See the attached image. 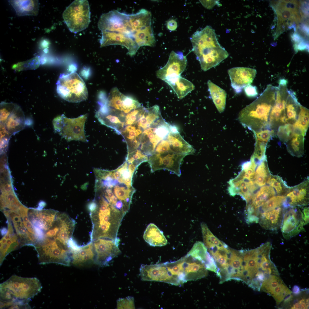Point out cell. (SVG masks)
Here are the masks:
<instances>
[{"label": "cell", "instance_id": "1", "mask_svg": "<svg viewBox=\"0 0 309 309\" xmlns=\"http://www.w3.org/2000/svg\"><path fill=\"white\" fill-rule=\"evenodd\" d=\"M272 247L269 242L250 250H241L243 257L242 281L254 291H260L264 281L272 275H279L270 258Z\"/></svg>", "mask_w": 309, "mask_h": 309}, {"label": "cell", "instance_id": "2", "mask_svg": "<svg viewBox=\"0 0 309 309\" xmlns=\"http://www.w3.org/2000/svg\"><path fill=\"white\" fill-rule=\"evenodd\" d=\"M42 288L36 278L13 275L0 284V308H29L28 302Z\"/></svg>", "mask_w": 309, "mask_h": 309}, {"label": "cell", "instance_id": "3", "mask_svg": "<svg viewBox=\"0 0 309 309\" xmlns=\"http://www.w3.org/2000/svg\"><path fill=\"white\" fill-rule=\"evenodd\" d=\"M190 40L192 50L204 71L217 66L229 56L219 43L215 30L209 25L195 32Z\"/></svg>", "mask_w": 309, "mask_h": 309}, {"label": "cell", "instance_id": "4", "mask_svg": "<svg viewBox=\"0 0 309 309\" xmlns=\"http://www.w3.org/2000/svg\"><path fill=\"white\" fill-rule=\"evenodd\" d=\"M277 89L278 86L268 85L258 97L241 110L238 119L243 125L254 133L269 129L270 114Z\"/></svg>", "mask_w": 309, "mask_h": 309}, {"label": "cell", "instance_id": "5", "mask_svg": "<svg viewBox=\"0 0 309 309\" xmlns=\"http://www.w3.org/2000/svg\"><path fill=\"white\" fill-rule=\"evenodd\" d=\"M99 195L110 204L117 208L130 207L133 195L135 191L132 185L122 175L114 178L107 172L97 181Z\"/></svg>", "mask_w": 309, "mask_h": 309}, {"label": "cell", "instance_id": "6", "mask_svg": "<svg viewBox=\"0 0 309 309\" xmlns=\"http://www.w3.org/2000/svg\"><path fill=\"white\" fill-rule=\"evenodd\" d=\"M56 84L59 96L68 102H80L88 98V92L85 83L75 72L61 74Z\"/></svg>", "mask_w": 309, "mask_h": 309}, {"label": "cell", "instance_id": "7", "mask_svg": "<svg viewBox=\"0 0 309 309\" xmlns=\"http://www.w3.org/2000/svg\"><path fill=\"white\" fill-rule=\"evenodd\" d=\"M88 114H86L74 118H69L64 114L59 116L53 120L55 131L66 140L87 142L84 126Z\"/></svg>", "mask_w": 309, "mask_h": 309}, {"label": "cell", "instance_id": "8", "mask_svg": "<svg viewBox=\"0 0 309 309\" xmlns=\"http://www.w3.org/2000/svg\"><path fill=\"white\" fill-rule=\"evenodd\" d=\"M63 17L71 32L77 33L85 29L90 22V12L88 1H74L64 11Z\"/></svg>", "mask_w": 309, "mask_h": 309}, {"label": "cell", "instance_id": "9", "mask_svg": "<svg viewBox=\"0 0 309 309\" xmlns=\"http://www.w3.org/2000/svg\"><path fill=\"white\" fill-rule=\"evenodd\" d=\"M170 126L161 117L141 134L139 148L148 157L154 152L157 144L166 139L170 132Z\"/></svg>", "mask_w": 309, "mask_h": 309}, {"label": "cell", "instance_id": "10", "mask_svg": "<svg viewBox=\"0 0 309 309\" xmlns=\"http://www.w3.org/2000/svg\"><path fill=\"white\" fill-rule=\"evenodd\" d=\"M287 82L284 79L280 80L276 93L275 104L271 110L269 128L276 134L278 128L288 124L286 116V106L288 96Z\"/></svg>", "mask_w": 309, "mask_h": 309}, {"label": "cell", "instance_id": "11", "mask_svg": "<svg viewBox=\"0 0 309 309\" xmlns=\"http://www.w3.org/2000/svg\"><path fill=\"white\" fill-rule=\"evenodd\" d=\"M129 15L116 10L104 13L98 21V27L102 33L118 32L134 38L129 23Z\"/></svg>", "mask_w": 309, "mask_h": 309}, {"label": "cell", "instance_id": "12", "mask_svg": "<svg viewBox=\"0 0 309 309\" xmlns=\"http://www.w3.org/2000/svg\"><path fill=\"white\" fill-rule=\"evenodd\" d=\"M185 156L172 150L160 153L154 152L148 157V162L151 172L166 170L180 177L181 175V165Z\"/></svg>", "mask_w": 309, "mask_h": 309}, {"label": "cell", "instance_id": "13", "mask_svg": "<svg viewBox=\"0 0 309 309\" xmlns=\"http://www.w3.org/2000/svg\"><path fill=\"white\" fill-rule=\"evenodd\" d=\"M140 275L143 281L163 282L178 286L182 285L179 280L168 270L165 262L150 265L142 264L140 268Z\"/></svg>", "mask_w": 309, "mask_h": 309}, {"label": "cell", "instance_id": "14", "mask_svg": "<svg viewBox=\"0 0 309 309\" xmlns=\"http://www.w3.org/2000/svg\"><path fill=\"white\" fill-rule=\"evenodd\" d=\"M303 214L297 207H288L284 213L281 227L284 238L288 239L296 235L304 229Z\"/></svg>", "mask_w": 309, "mask_h": 309}, {"label": "cell", "instance_id": "15", "mask_svg": "<svg viewBox=\"0 0 309 309\" xmlns=\"http://www.w3.org/2000/svg\"><path fill=\"white\" fill-rule=\"evenodd\" d=\"M118 238L116 240L104 238L97 239L93 242L95 254L94 261L101 266H106L121 253Z\"/></svg>", "mask_w": 309, "mask_h": 309}, {"label": "cell", "instance_id": "16", "mask_svg": "<svg viewBox=\"0 0 309 309\" xmlns=\"http://www.w3.org/2000/svg\"><path fill=\"white\" fill-rule=\"evenodd\" d=\"M187 60L181 52L172 51L166 64L156 72L157 77L165 82L176 76H181L187 66Z\"/></svg>", "mask_w": 309, "mask_h": 309}, {"label": "cell", "instance_id": "17", "mask_svg": "<svg viewBox=\"0 0 309 309\" xmlns=\"http://www.w3.org/2000/svg\"><path fill=\"white\" fill-rule=\"evenodd\" d=\"M260 187L246 203L245 211L246 219L251 220L255 219L256 213L259 208L276 195L274 189L270 186L264 185Z\"/></svg>", "mask_w": 309, "mask_h": 309}, {"label": "cell", "instance_id": "18", "mask_svg": "<svg viewBox=\"0 0 309 309\" xmlns=\"http://www.w3.org/2000/svg\"><path fill=\"white\" fill-rule=\"evenodd\" d=\"M231 86L236 93L253 82L257 73L256 70L248 68L236 67L228 70Z\"/></svg>", "mask_w": 309, "mask_h": 309}, {"label": "cell", "instance_id": "19", "mask_svg": "<svg viewBox=\"0 0 309 309\" xmlns=\"http://www.w3.org/2000/svg\"><path fill=\"white\" fill-rule=\"evenodd\" d=\"M309 181L308 178L300 184L289 187L285 196V202L288 207H302L308 204Z\"/></svg>", "mask_w": 309, "mask_h": 309}, {"label": "cell", "instance_id": "20", "mask_svg": "<svg viewBox=\"0 0 309 309\" xmlns=\"http://www.w3.org/2000/svg\"><path fill=\"white\" fill-rule=\"evenodd\" d=\"M287 208L283 205L261 213L259 216L258 223L266 229L274 231L279 229Z\"/></svg>", "mask_w": 309, "mask_h": 309}, {"label": "cell", "instance_id": "21", "mask_svg": "<svg viewBox=\"0 0 309 309\" xmlns=\"http://www.w3.org/2000/svg\"><path fill=\"white\" fill-rule=\"evenodd\" d=\"M183 258L184 274L187 282L196 280L207 276V270L202 262L188 254Z\"/></svg>", "mask_w": 309, "mask_h": 309}, {"label": "cell", "instance_id": "22", "mask_svg": "<svg viewBox=\"0 0 309 309\" xmlns=\"http://www.w3.org/2000/svg\"><path fill=\"white\" fill-rule=\"evenodd\" d=\"M6 217L7 221L8 229L6 234L0 240V265L9 253L21 247L18 238L15 233L10 218L8 216Z\"/></svg>", "mask_w": 309, "mask_h": 309}, {"label": "cell", "instance_id": "23", "mask_svg": "<svg viewBox=\"0 0 309 309\" xmlns=\"http://www.w3.org/2000/svg\"><path fill=\"white\" fill-rule=\"evenodd\" d=\"M243 257L241 250L230 249L228 260V267L226 282L232 280L240 281L242 274Z\"/></svg>", "mask_w": 309, "mask_h": 309}, {"label": "cell", "instance_id": "24", "mask_svg": "<svg viewBox=\"0 0 309 309\" xmlns=\"http://www.w3.org/2000/svg\"><path fill=\"white\" fill-rule=\"evenodd\" d=\"M5 124L7 130L12 135L24 128L26 122L23 112L20 106L16 105Z\"/></svg>", "mask_w": 309, "mask_h": 309}, {"label": "cell", "instance_id": "25", "mask_svg": "<svg viewBox=\"0 0 309 309\" xmlns=\"http://www.w3.org/2000/svg\"><path fill=\"white\" fill-rule=\"evenodd\" d=\"M71 251V260L72 263L76 265H81L95 260V254L93 242L80 246L76 250Z\"/></svg>", "mask_w": 309, "mask_h": 309}, {"label": "cell", "instance_id": "26", "mask_svg": "<svg viewBox=\"0 0 309 309\" xmlns=\"http://www.w3.org/2000/svg\"><path fill=\"white\" fill-rule=\"evenodd\" d=\"M143 131L136 124L126 126L121 133L126 143L128 154L139 149Z\"/></svg>", "mask_w": 309, "mask_h": 309}, {"label": "cell", "instance_id": "27", "mask_svg": "<svg viewBox=\"0 0 309 309\" xmlns=\"http://www.w3.org/2000/svg\"><path fill=\"white\" fill-rule=\"evenodd\" d=\"M166 139L171 150L175 152L186 156L195 152V149L182 138L179 132L170 131Z\"/></svg>", "mask_w": 309, "mask_h": 309}, {"label": "cell", "instance_id": "28", "mask_svg": "<svg viewBox=\"0 0 309 309\" xmlns=\"http://www.w3.org/2000/svg\"><path fill=\"white\" fill-rule=\"evenodd\" d=\"M165 82L171 87L179 99L184 98L195 88L191 82L181 76L171 78Z\"/></svg>", "mask_w": 309, "mask_h": 309}, {"label": "cell", "instance_id": "29", "mask_svg": "<svg viewBox=\"0 0 309 309\" xmlns=\"http://www.w3.org/2000/svg\"><path fill=\"white\" fill-rule=\"evenodd\" d=\"M143 237L145 241L152 246H163L167 243L163 232L153 223H150L147 226Z\"/></svg>", "mask_w": 309, "mask_h": 309}, {"label": "cell", "instance_id": "30", "mask_svg": "<svg viewBox=\"0 0 309 309\" xmlns=\"http://www.w3.org/2000/svg\"><path fill=\"white\" fill-rule=\"evenodd\" d=\"M18 16L37 15L38 13V0H9Z\"/></svg>", "mask_w": 309, "mask_h": 309}, {"label": "cell", "instance_id": "31", "mask_svg": "<svg viewBox=\"0 0 309 309\" xmlns=\"http://www.w3.org/2000/svg\"><path fill=\"white\" fill-rule=\"evenodd\" d=\"M129 15V23L133 34L134 32L137 30L151 25V13L144 9Z\"/></svg>", "mask_w": 309, "mask_h": 309}, {"label": "cell", "instance_id": "32", "mask_svg": "<svg viewBox=\"0 0 309 309\" xmlns=\"http://www.w3.org/2000/svg\"><path fill=\"white\" fill-rule=\"evenodd\" d=\"M161 117L159 107L158 105L145 108L141 117L135 124L143 131L150 127Z\"/></svg>", "mask_w": 309, "mask_h": 309}, {"label": "cell", "instance_id": "33", "mask_svg": "<svg viewBox=\"0 0 309 309\" xmlns=\"http://www.w3.org/2000/svg\"><path fill=\"white\" fill-rule=\"evenodd\" d=\"M304 136L301 132L294 130L293 136L286 142L287 150L292 156L300 157L303 155Z\"/></svg>", "mask_w": 309, "mask_h": 309}, {"label": "cell", "instance_id": "34", "mask_svg": "<svg viewBox=\"0 0 309 309\" xmlns=\"http://www.w3.org/2000/svg\"><path fill=\"white\" fill-rule=\"evenodd\" d=\"M207 84L213 103L218 111L222 113L225 107L227 97L226 91L210 80L208 81Z\"/></svg>", "mask_w": 309, "mask_h": 309}, {"label": "cell", "instance_id": "35", "mask_svg": "<svg viewBox=\"0 0 309 309\" xmlns=\"http://www.w3.org/2000/svg\"><path fill=\"white\" fill-rule=\"evenodd\" d=\"M135 40L140 47L142 46L153 47L156 41L151 26L136 31L133 33Z\"/></svg>", "mask_w": 309, "mask_h": 309}, {"label": "cell", "instance_id": "36", "mask_svg": "<svg viewBox=\"0 0 309 309\" xmlns=\"http://www.w3.org/2000/svg\"><path fill=\"white\" fill-rule=\"evenodd\" d=\"M270 175L266 158L258 164L252 180L260 187L266 184Z\"/></svg>", "mask_w": 309, "mask_h": 309}, {"label": "cell", "instance_id": "37", "mask_svg": "<svg viewBox=\"0 0 309 309\" xmlns=\"http://www.w3.org/2000/svg\"><path fill=\"white\" fill-rule=\"evenodd\" d=\"M187 254L201 262L205 266L210 255L204 244L200 241L195 243Z\"/></svg>", "mask_w": 309, "mask_h": 309}, {"label": "cell", "instance_id": "38", "mask_svg": "<svg viewBox=\"0 0 309 309\" xmlns=\"http://www.w3.org/2000/svg\"><path fill=\"white\" fill-rule=\"evenodd\" d=\"M309 110L300 104L298 118L293 125L295 130L300 131L304 136L309 126Z\"/></svg>", "mask_w": 309, "mask_h": 309}, {"label": "cell", "instance_id": "39", "mask_svg": "<svg viewBox=\"0 0 309 309\" xmlns=\"http://www.w3.org/2000/svg\"><path fill=\"white\" fill-rule=\"evenodd\" d=\"M266 183L273 187L278 195L285 196L289 187L280 176L270 175Z\"/></svg>", "mask_w": 309, "mask_h": 309}, {"label": "cell", "instance_id": "40", "mask_svg": "<svg viewBox=\"0 0 309 309\" xmlns=\"http://www.w3.org/2000/svg\"><path fill=\"white\" fill-rule=\"evenodd\" d=\"M285 200L286 197L284 196L277 195L272 197L268 200L257 211L256 213L257 217L259 219L260 214L263 212L273 209L283 205L284 206V204Z\"/></svg>", "mask_w": 309, "mask_h": 309}, {"label": "cell", "instance_id": "41", "mask_svg": "<svg viewBox=\"0 0 309 309\" xmlns=\"http://www.w3.org/2000/svg\"><path fill=\"white\" fill-rule=\"evenodd\" d=\"M292 293V292L283 282L274 288L269 295L273 297L277 304L278 305L282 302H283L285 299Z\"/></svg>", "mask_w": 309, "mask_h": 309}, {"label": "cell", "instance_id": "42", "mask_svg": "<svg viewBox=\"0 0 309 309\" xmlns=\"http://www.w3.org/2000/svg\"><path fill=\"white\" fill-rule=\"evenodd\" d=\"M283 282L279 275H272L263 282L260 290L269 294L272 290Z\"/></svg>", "mask_w": 309, "mask_h": 309}, {"label": "cell", "instance_id": "43", "mask_svg": "<svg viewBox=\"0 0 309 309\" xmlns=\"http://www.w3.org/2000/svg\"><path fill=\"white\" fill-rule=\"evenodd\" d=\"M148 157L137 149L127 154L126 161L137 168L142 163L148 161Z\"/></svg>", "mask_w": 309, "mask_h": 309}, {"label": "cell", "instance_id": "44", "mask_svg": "<svg viewBox=\"0 0 309 309\" xmlns=\"http://www.w3.org/2000/svg\"><path fill=\"white\" fill-rule=\"evenodd\" d=\"M204 244L207 249L214 247V243L218 239L210 231L207 225L204 223L201 224Z\"/></svg>", "mask_w": 309, "mask_h": 309}, {"label": "cell", "instance_id": "45", "mask_svg": "<svg viewBox=\"0 0 309 309\" xmlns=\"http://www.w3.org/2000/svg\"><path fill=\"white\" fill-rule=\"evenodd\" d=\"M294 131L293 125L287 124L279 127L276 134L282 141L286 142L293 136Z\"/></svg>", "mask_w": 309, "mask_h": 309}, {"label": "cell", "instance_id": "46", "mask_svg": "<svg viewBox=\"0 0 309 309\" xmlns=\"http://www.w3.org/2000/svg\"><path fill=\"white\" fill-rule=\"evenodd\" d=\"M16 104L12 102H1L0 104V123L5 124L14 110Z\"/></svg>", "mask_w": 309, "mask_h": 309}, {"label": "cell", "instance_id": "47", "mask_svg": "<svg viewBox=\"0 0 309 309\" xmlns=\"http://www.w3.org/2000/svg\"><path fill=\"white\" fill-rule=\"evenodd\" d=\"M144 108V107L141 106L128 113L125 117V127L127 126L136 124L141 117Z\"/></svg>", "mask_w": 309, "mask_h": 309}, {"label": "cell", "instance_id": "48", "mask_svg": "<svg viewBox=\"0 0 309 309\" xmlns=\"http://www.w3.org/2000/svg\"><path fill=\"white\" fill-rule=\"evenodd\" d=\"M40 61L39 57L36 56L26 61L19 62L15 64L13 66V69H21L23 68H37L39 65Z\"/></svg>", "mask_w": 309, "mask_h": 309}, {"label": "cell", "instance_id": "49", "mask_svg": "<svg viewBox=\"0 0 309 309\" xmlns=\"http://www.w3.org/2000/svg\"><path fill=\"white\" fill-rule=\"evenodd\" d=\"M11 135L5 128L0 129V148L1 153H3L5 152Z\"/></svg>", "mask_w": 309, "mask_h": 309}, {"label": "cell", "instance_id": "50", "mask_svg": "<svg viewBox=\"0 0 309 309\" xmlns=\"http://www.w3.org/2000/svg\"><path fill=\"white\" fill-rule=\"evenodd\" d=\"M117 309H134V299L132 297L119 299L117 301Z\"/></svg>", "mask_w": 309, "mask_h": 309}, {"label": "cell", "instance_id": "51", "mask_svg": "<svg viewBox=\"0 0 309 309\" xmlns=\"http://www.w3.org/2000/svg\"><path fill=\"white\" fill-rule=\"evenodd\" d=\"M171 150L169 143L166 138L161 140L157 144L154 152L160 153Z\"/></svg>", "mask_w": 309, "mask_h": 309}, {"label": "cell", "instance_id": "52", "mask_svg": "<svg viewBox=\"0 0 309 309\" xmlns=\"http://www.w3.org/2000/svg\"><path fill=\"white\" fill-rule=\"evenodd\" d=\"M309 307V299L304 297L296 302L291 307V309H308Z\"/></svg>", "mask_w": 309, "mask_h": 309}, {"label": "cell", "instance_id": "53", "mask_svg": "<svg viewBox=\"0 0 309 309\" xmlns=\"http://www.w3.org/2000/svg\"><path fill=\"white\" fill-rule=\"evenodd\" d=\"M244 90L246 95L249 97H255L258 95L257 88L255 86L249 85L244 88Z\"/></svg>", "mask_w": 309, "mask_h": 309}, {"label": "cell", "instance_id": "54", "mask_svg": "<svg viewBox=\"0 0 309 309\" xmlns=\"http://www.w3.org/2000/svg\"><path fill=\"white\" fill-rule=\"evenodd\" d=\"M167 28L171 31L175 30L177 27V23L176 21L172 19L169 20L167 23Z\"/></svg>", "mask_w": 309, "mask_h": 309}, {"label": "cell", "instance_id": "55", "mask_svg": "<svg viewBox=\"0 0 309 309\" xmlns=\"http://www.w3.org/2000/svg\"><path fill=\"white\" fill-rule=\"evenodd\" d=\"M304 225L308 224L309 223V207H304L303 210Z\"/></svg>", "mask_w": 309, "mask_h": 309}, {"label": "cell", "instance_id": "56", "mask_svg": "<svg viewBox=\"0 0 309 309\" xmlns=\"http://www.w3.org/2000/svg\"><path fill=\"white\" fill-rule=\"evenodd\" d=\"M49 44L50 42L47 39H44L40 43V46L42 48L47 49L48 47Z\"/></svg>", "mask_w": 309, "mask_h": 309}, {"label": "cell", "instance_id": "57", "mask_svg": "<svg viewBox=\"0 0 309 309\" xmlns=\"http://www.w3.org/2000/svg\"><path fill=\"white\" fill-rule=\"evenodd\" d=\"M300 292L299 287L297 286H294L292 288V292L294 294L296 295L299 294Z\"/></svg>", "mask_w": 309, "mask_h": 309}]
</instances>
